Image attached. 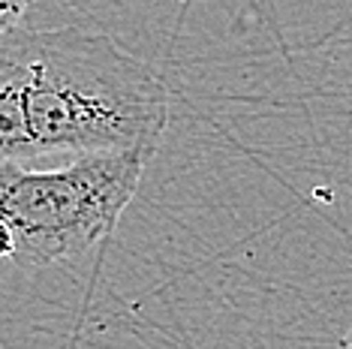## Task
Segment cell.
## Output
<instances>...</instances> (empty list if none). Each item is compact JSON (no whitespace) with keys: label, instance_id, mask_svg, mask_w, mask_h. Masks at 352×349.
Instances as JSON below:
<instances>
[{"label":"cell","instance_id":"1","mask_svg":"<svg viewBox=\"0 0 352 349\" xmlns=\"http://www.w3.org/2000/svg\"><path fill=\"white\" fill-rule=\"evenodd\" d=\"M12 69L30 160L157 150L169 124L163 78L100 30H15L0 39Z\"/></svg>","mask_w":352,"mask_h":349},{"label":"cell","instance_id":"3","mask_svg":"<svg viewBox=\"0 0 352 349\" xmlns=\"http://www.w3.org/2000/svg\"><path fill=\"white\" fill-rule=\"evenodd\" d=\"M30 0H0V39L25 27Z\"/></svg>","mask_w":352,"mask_h":349},{"label":"cell","instance_id":"2","mask_svg":"<svg viewBox=\"0 0 352 349\" xmlns=\"http://www.w3.org/2000/svg\"><path fill=\"white\" fill-rule=\"evenodd\" d=\"M154 154L145 148L85 154L45 169L34 160L0 163V259L45 268L106 244Z\"/></svg>","mask_w":352,"mask_h":349},{"label":"cell","instance_id":"4","mask_svg":"<svg viewBox=\"0 0 352 349\" xmlns=\"http://www.w3.org/2000/svg\"><path fill=\"white\" fill-rule=\"evenodd\" d=\"M340 349H352V325H349V331L343 335V340H340Z\"/></svg>","mask_w":352,"mask_h":349}]
</instances>
